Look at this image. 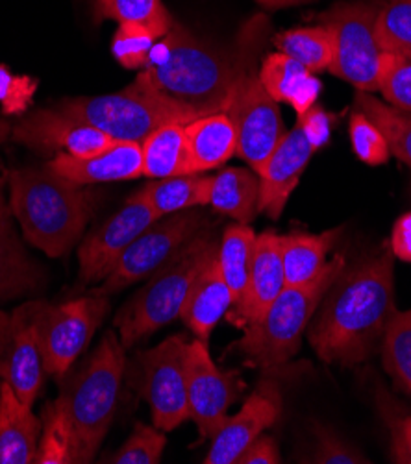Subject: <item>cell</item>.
Wrapping results in <instances>:
<instances>
[{
	"mask_svg": "<svg viewBox=\"0 0 411 464\" xmlns=\"http://www.w3.org/2000/svg\"><path fill=\"white\" fill-rule=\"evenodd\" d=\"M395 256L389 246L347 266L323 298L309 343L325 362L354 366L382 344L395 307Z\"/></svg>",
	"mask_w": 411,
	"mask_h": 464,
	"instance_id": "1",
	"label": "cell"
},
{
	"mask_svg": "<svg viewBox=\"0 0 411 464\" xmlns=\"http://www.w3.org/2000/svg\"><path fill=\"white\" fill-rule=\"evenodd\" d=\"M236 78V56L188 28L174 26L152 46L137 82L191 119L226 111Z\"/></svg>",
	"mask_w": 411,
	"mask_h": 464,
	"instance_id": "2",
	"label": "cell"
},
{
	"mask_svg": "<svg viewBox=\"0 0 411 464\" xmlns=\"http://www.w3.org/2000/svg\"><path fill=\"white\" fill-rule=\"evenodd\" d=\"M10 208L24 239L51 257L65 256L91 217L89 193L44 165L8 174Z\"/></svg>",
	"mask_w": 411,
	"mask_h": 464,
	"instance_id": "3",
	"label": "cell"
},
{
	"mask_svg": "<svg viewBox=\"0 0 411 464\" xmlns=\"http://www.w3.org/2000/svg\"><path fill=\"white\" fill-rule=\"evenodd\" d=\"M270 32L265 15L252 17L236 39V78L226 115L236 126L238 156L258 174L286 133L282 111L259 78V54Z\"/></svg>",
	"mask_w": 411,
	"mask_h": 464,
	"instance_id": "4",
	"label": "cell"
},
{
	"mask_svg": "<svg viewBox=\"0 0 411 464\" xmlns=\"http://www.w3.org/2000/svg\"><path fill=\"white\" fill-rule=\"evenodd\" d=\"M126 355L121 339L108 332L97 350L71 376L58 396L78 440V462H91L117 409Z\"/></svg>",
	"mask_w": 411,
	"mask_h": 464,
	"instance_id": "5",
	"label": "cell"
},
{
	"mask_svg": "<svg viewBox=\"0 0 411 464\" xmlns=\"http://www.w3.org/2000/svg\"><path fill=\"white\" fill-rule=\"evenodd\" d=\"M217 248L219 243L213 241L210 231L202 229L121 307L115 316V328L124 348L152 335L180 316L199 272Z\"/></svg>",
	"mask_w": 411,
	"mask_h": 464,
	"instance_id": "6",
	"label": "cell"
},
{
	"mask_svg": "<svg viewBox=\"0 0 411 464\" xmlns=\"http://www.w3.org/2000/svg\"><path fill=\"white\" fill-rule=\"evenodd\" d=\"M343 268L345 257L336 256L313 284L286 287L259 320L243 328V339L236 348L245 361L270 370L291 359L300 348L309 320Z\"/></svg>",
	"mask_w": 411,
	"mask_h": 464,
	"instance_id": "7",
	"label": "cell"
},
{
	"mask_svg": "<svg viewBox=\"0 0 411 464\" xmlns=\"http://www.w3.org/2000/svg\"><path fill=\"white\" fill-rule=\"evenodd\" d=\"M58 108L93 124L113 141L143 143V139L163 124L195 121L137 80L113 95L69 99Z\"/></svg>",
	"mask_w": 411,
	"mask_h": 464,
	"instance_id": "8",
	"label": "cell"
},
{
	"mask_svg": "<svg viewBox=\"0 0 411 464\" xmlns=\"http://www.w3.org/2000/svg\"><path fill=\"white\" fill-rule=\"evenodd\" d=\"M23 309L35 328L44 374L64 380L103 324L110 311V300L103 295L62 305L32 300L24 302Z\"/></svg>",
	"mask_w": 411,
	"mask_h": 464,
	"instance_id": "9",
	"label": "cell"
},
{
	"mask_svg": "<svg viewBox=\"0 0 411 464\" xmlns=\"http://www.w3.org/2000/svg\"><path fill=\"white\" fill-rule=\"evenodd\" d=\"M377 6L367 3H338L321 14L334 39V60L328 71L357 91H378L382 49L377 39Z\"/></svg>",
	"mask_w": 411,
	"mask_h": 464,
	"instance_id": "10",
	"label": "cell"
},
{
	"mask_svg": "<svg viewBox=\"0 0 411 464\" xmlns=\"http://www.w3.org/2000/svg\"><path fill=\"white\" fill-rule=\"evenodd\" d=\"M206 226V215L197 208L160 217L119 257L97 295L110 296L147 276H152L180 248H184Z\"/></svg>",
	"mask_w": 411,
	"mask_h": 464,
	"instance_id": "11",
	"label": "cell"
},
{
	"mask_svg": "<svg viewBox=\"0 0 411 464\" xmlns=\"http://www.w3.org/2000/svg\"><path fill=\"white\" fill-rule=\"evenodd\" d=\"M188 348L184 335H172L140 359L142 391L151 405L154 428L161 431H172L190 419Z\"/></svg>",
	"mask_w": 411,
	"mask_h": 464,
	"instance_id": "12",
	"label": "cell"
},
{
	"mask_svg": "<svg viewBox=\"0 0 411 464\" xmlns=\"http://www.w3.org/2000/svg\"><path fill=\"white\" fill-rule=\"evenodd\" d=\"M186 372L190 419L197 424L202 439H213L245 385L234 370L224 372L213 362L208 343L201 339L190 343Z\"/></svg>",
	"mask_w": 411,
	"mask_h": 464,
	"instance_id": "13",
	"label": "cell"
},
{
	"mask_svg": "<svg viewBox=\"0 0 411 464\" xmlns=\"http://www.w3.org/2000/svg\"><path fill=\"white\" fill-rule=\"evenodd\" d=\"M160 217L137 191L110 220L87 236L78 250L80 277L85 284L103 282L124 250Z\"/></svg>",
	"mask_w": 411,
	"mask_h": 464,
	"instance_id": "14",
	"label": "cell"
},
{
	"mask_svg": "<svg viewBox=\"0 0 411 464\" xmlns=\"http://www.w3.org/2000/svg\"><path fill=\"white\" fill-rule=\"evenodd\" d=\"M12 139L30 150L44 154L93 156L113 143V139L60 108L37 110L12 128Z\"/></svg>",
	"mask_w": 411,
	"mask_h": 464,
	"instance_id": "15",
	"label": "cell"
},
{
	"mask_svg": "<svg viewBox=\"0 0 411 464\" xmlns=\"http://www.w3.org/2000/svg\"><path fill=\"white\" fill-rule=\"evenodd\" d=\"M0 382L10 383L30 407L44 382L35 328L23 305L10 313L0 309Z\"/></svg>",
	"mask_w": 411,
	"mask_h": 464,
	"instance_id": "16",
	"label": "cell"
},
{
	"mask_svg": "<svg viewBox=\"0 0 411 464\" xmlns=\"http://www.w3.org/2000/svg\"><path fill=\"white\" fill-rule=\"evenodd\" d=\"M282 411V396L274 382H261L236 416H228L213 437L206 464H236L240 455L274 422Z\"/></svg>",
	"mask_w": 411,
	"mask_h": 464,
	"instance_id": "17",
	"label": "cell"
},
{
	"mask_svg": "<svg viewBox=\"0 0 411 464\" xmlns=\"http://www.w3.org/2000/svg\"><path fill=\"white\" fill-rule=\"evenodd\" d=\"M315 147L308 139L300 122L286 131L277 149L267 158L259 176V204L258 211L270 218H280L291 193L300 181L302 172L309 165Z\"/></svg>",
	"mask_w": 411,
	"mask_h": 464,
	"instance_id": "18",
	"label": "cell"
},
{
	"mask_svg": "<svg viewBox=\"0 0 411 464\" xmlns=\"http://www.w3.org/2000/svg\"><path fill=\"white\" fill-rule=\"evenodd\" d=\"M284 289L286 276L282 263V239L274 231H263L261 236H256L254 257L245 293L241 300L226 313L228 320L243 330L249 324L259 320Z\"/></svg>",
	"mask_w": 411,
	"mask_h": 464,
	"instance_id": "19",
	"label": "cell"
},
{
	"mask_svg": "<svg viewBox=\"0 0 411 464\" xmlns=\"http://www.w3.org/2000/svg\"><path fill=\"white\" fill-rule=\"evenodd\" d=\"M47 167L82 188L91 183L137 179L143 176L142 143L113 141L104 150L87 158L62 152L56 154Z\"/></svg>",
	"mask_w": 411,
	"mask_h": 464,
	"instance_id": "20",
	"label": "cell"
},
{
	"mask_svg": "<svg viewBox=\"0 0 411 464\" xmlns=\"http://www.w3.org/2000/svg\"><path fill=\"white\" fill-rule=\"evenodd\" d=\"M232 305L234 296L219 268L217 252H213L193 282L184 307H181L180 318L184 320L197 339L208 343L219 320L226 316Z\"/></svg>",
	"mask_w": 411,
	"mask_h": 464,
	"instance_id": "21",
	"label": "cell"
},
{
	"mask_svg": "<svg viewBox=\"0 0 411 464\" xmlns=\"http://www.w3.org/2000/svg\"><path fill=\"white\" fill-rule=\"evenodd\" d=\"M41 420L10 383L0 382V464H30L35 459Z\"/></svg>",
	"mask_w": 411,
	"mask_h": 464,
	"instance_id": "22",
	"label": "cell"
},
{
	"mask_svg": "<svg viewBox=\"0 0 411 464\" xmlns=\"http://www.w3.org/2000/svg\"><path fill=\"white\" fill-rule=\"evenodd\" d=\"M259 78L274 101L291 106L298 115L315 106L323 89L311 71L279 51L259 62Z\"/></svg>",
	"mask_w": 411,
	"mask_h": 464,
	"instance_id": "23",
	"label": "cell"
},
{
	"mask_svg": "<svg viewBox=\"0 0 411 464\" xmlns=\"http://www.w3.org/2000/svg\"><path fill=\"white\" fill-rule=\"evenodd\" d=\"M12 215L5 197V179L0 178V302L34 291L41 282V270L17 239Z\"/></svg>",
	"mask_w": 411,
	"mask_h": 464,
	"instance_id": "24",
	"label": "cell"
},
{
	"mask_svg": "<svg viewBox=\"0 0 411 464\" xmlns=\"http://www.w3.org/2000/svg\"><path fill=\"white\" fill-rule=\"evenodd\" d=\"M191 172H206L238 154L236 126L224 111L199 117L184 126Z\"/></svg>",
	"mask_w": 411,
	"mask_h": 464,
	"instance_id": "25",
	"label": "cell"
},
{
	"mask_svg": "<svg viewBox=\"0 0 411 464\" xmlns=\"http://www.w3.org/2000/svg\"><path fill=\"white\" fill-rule=\"evenodd\" d=\"M341 229H330L325 234H295L280 236L282 263L286 287H306L321 276L328 265L327 257L336 245Z\"/></svg>",
	"mask_w": 411,
	"mask_h": 464,
	"instance_id": "26",
	"label": "cell"
},
{
	"mask_svg": "<svg viewBox=\"0 0 411 464\" xmlns=\"http://www.w3.org/2000/svg\"><path fill=\"white\" fill-rule=\"evenodd\" d=\"M259 204V176L252 169L228 167L211 179L210 206L220 213L250 224Z\"/></svg>",
	"mask_w": 411,
	"mask_h": 464,
	"instance_id": "27",
	"label": "cell"
},
{
	"mask_svg": "<svg viewBox=\"0 0 411 464\" xmlns=\"http://www.w3.org/2000/svg\"><path fill=\"white\" fill-rule=\"evenodd\" d=\"M186 124L169 122L154 130L142 143L143 176L163 179L193 174L186 145Z\"/></svg>",
	"mask_w": 411,
	"mask_h": 464,
	"instance_id": "28",
	"label": "cell"
},
{
	"mask_svg": "<svg viewBox=\"0 0 411 464\" xmlns=\"http://www.w3.org/2000/svg\"><path fill=\"white\" fill-rule=\"evenodd\" d=\"M213 176L202 172L172 176L147 183L140 195L151 204L158 217L210 206Z\"/></svg>",
	"mask_w": 411,
	"mask_h": 464,
	"instance_id": "29",
	"label": "cell"
},
{
	"mask_svg": "<svg viewBox=\"0 0 411 464\" xmlns=\"http://www.w3.org/2000/svg\"><path fill=\"white\" fill-rule=\"evenodd\" d=\"M354 110L378 126L389 152L411 169V113L378 101L367 91H356Z\"/></svg>",
	"mask_w": 411,
	"mask_h": 464,
	"instance_id": "30",
	"label": "cell"
},
{
	"mask_svg": "<svg viewBox=\"0 0 411 464\" xmlns=\"http://www.w3.org/2000/svg\"><path fill=\"white\" fill-rule=\"evenodd\" d=\"M256 234L249 224H232L224 229L222 239L219 243L217 259L219 268L226 285L230 287L234 304H238L245 293L249 272L254 257Z\"/></svg>",
	"mask_w": 411,
	"mask_h": 464,
	"instance_id": "31",
	"label": "cell"
},
{
	"mask_svg": "<svg viewBox=\"0 0 411 464\" xmlns=\"http://www.w3.org/2000/svg\"><path fill=\"white\" fill-rule=\"evenodd\" d=\"M272 43L279 53L293 58L313 74L328 71L334 60V39L325 24L286 30L274 35Z\"/></svg>",
	"mask_w": 411,
	"mask_h": 464,
	"instance_id": "32",
	"label": "cell"
},
{
	"mask_svg": "<svg viewBox=\"0 0 411 464\" xmlns=\"http://www.w3.org/2000/svg\"><path fill=\"white\" fill-rule=\"evenodd\" d=\"M37 464H74L78 462V440L67 412L60 401L47 405L43 414V435L37 444Z\"/></svg>",
	"mask_w": 411,
	"mask_h": 464,
	"instance_id": "33",
	"label": "cell"
},
{
	"mask_svg": "<svg viewBox=\"0 0 411 464\" xmlns=\"http://www.w3.org/2000/svg\"><path fill=\"white\" fill-rule=\"evenodd\" d=\"M97 21L112 19L119 24H140L152 30L160 39L174 26L172 15L161 0H97Z\"/></svg>",
	"mask_w": 411,
	"mask_h": 464,
	"instance_id": "34",
	"label": "cell"
},
{
	"mask_svg": "<svg viewBox=\"0 0 411 464\" xmlns=\"http://www.w3.org/2000/svg\"><path fill=\"white\" fill-rule=\"evenodd\" d=\"M382 355L386 372L411 394V309L393 314L382 341Z\"/></svg>",
	"mask_w": 411,
	"mask_h": 464,
	"instance_id": "35",
	"label": "cell"
},
{
	"mask_svg": "<svg viewBox=\"0 0 411 464\" xmlns=\"http://www.w3.org/2000/svg\"><path fill=\"white\" fill-rule=\"evenodd\" d=\"M375 28L382 53L411 56V0H384Z\"/></svg>",
	"mask_w": 411,
	"mask_h": 464,
	"instance_id": "36",
	"label": "cell"
},
{
	"mask_svg": "<svg viewBox=\"0 0 411 464\" xmlns=\"http://www.w3.org/2000/svg\"><path fill=\"white\" fill-rule=\"evenodd\" d=\"M158 39L160 37L145 26L119 24L112 41L113 58L124 69H143Z\"/></svg>",
	"mask_w": 411,
	"mask_h": 464,
	"instance_id": "37",
	"label": "cell"
},
{
	"mask_svg": "<svg viewBox=\"0 0 411 464\" xmlns=\"http://www.w3.org/2000/svg\"><path fill=\"white\" fill-rule=\"evenodd\" d=\"M378 91L387 104L411 113V56H382Z\"/></svg>",
	"mask_w": 411,
	"mask_h": 464,
	"instance_id": "38",
	"label": "cell"
},
{
	"mask_svg": "<svg viewBox=\"0 0 411 464\" xmlns=\"http://www.w3.org/2000/svg\"><path fill=\"white\" fill-rule=\"evenodd\" d=\"M348 135H350V145L354 154L367 165L378 167L386 165L391 158L389 147L378 126L371 122L361 111L352 113L350 124H348Z\"/></svg>",
	"mask_w": 411,
	"mask_h": 464,
	"instance_id": "39",
	"label": "cell"
},
{
	"mask_svg": "<svg viewBox=\"0 0 411 464\" xmlns=\"http://www.w3.org/2000/svg\"><path fill=\"white\" fill-rule=\"evenodd\" d=\"M167 439L161 430L137 422L133 433L122 448L112 455L110 462L115 464H158L161 460Z\"/></svg>",
	"mask_w": 411,
	"mask_h": 464,
	"instance_id": "40",
	"label": "cell"
},
{
	"mask_svg": "<svg viewBox=\"0 0 411 464\" xmlns=\"http://www.w3.org/2000/svg\"><path fill=\"white\" fill-rule=\"evenodd\" d=\"M378 407L391 435L393 462L411 464V416L396 407L395 400L386 392H378Z\"/></svg>",
	"mask_w": 411,
	"mask_h": 464,
	"instance_id": "41",
	"label": "cell"
},
{
	"mask_svg": "<svg viewBox=\"0 0 411 464\" xmlns=\"http://www.w3.org/2000/svg\"><path fill=\"white\" fill-rule=\"evenodd\" d=\"M313 462L318 464H363L369 462L356 448L347 444L328 428H315Z\"/></svg>",
	"mask_w": 411,
	"mask_h": 464,
	"instance_id": "42",
	"label": "cell"
},
{
	"mask_svg": "<svg viewBox=\"0 0 411 464\" xmlns=\"http://www.w3.org/2000/svg\"><path fill=\"white\" fill-rule=\"evenodd\" d=\"M37 82L30 76H15L0 65V104L6 115L21 113L32 102Z\"/></svg>",
	"mask_w": 411,
	"mask_h": 464,
	"instance_id": "43",
	"label": "cell"
},
{
	"mask_svg": "<svg viewBox=\"0 0 411 464\" xmlns=\"http://www.w3.org/2000/svg\"><path fill=\"white\" fill-rule=\"evenodd\" d=\"M298 122L302 124L315 150L328 145L332 133V115H328L323 108H318L317 104L311 106L306 113L298 115Z\"/></svg>",
	"mask_w": 411,
	"mask_h": 464,
	"instance_id": "44",
	"label": "cell"
},
{
	"mask_svg": "<svg viewBox=\"0 0 411 464\" xmlns=\"http://www.w3.org/2000/svg\"><path fill=\"white\" fill-rule=\"evenodd\" d=\"M282 462L277 444L270 437L259 435L236 460V464H279Z\"/></svg>",
	"mask_w": 411,
	"mask_h": 464,
	"instance_id": "45",
	"label": "cell"
},
{
	"mask_svg": "<svg viewBox=\"0 0 411 464\" xmlns=\"http://www.w3.org/2000/svg\"><path fill=\"white\" fill-rule=\"evenodd\" d=\"M389 248L395 257L411 263V211L396 218L393 226Z\"/></svg>",
	"mask_w": 411,
	"mask_h": 464,
	"instance_id": "46",
	"label": "cell"
},
{
	"mask_svg": "<svg viewBox=\"0 0 411 464\" xmlns=\"http://www.w3.org/2000/svg\"><path fill=\"white\" fill-rule=\"evenodd\" d=\"M261 6L269 10H280V8H291V6H302L308 3H313V0H256Z\"/></svg>",
	"mask_w": 411,
	"mask_h": 464,
	"instance_id": "47",
	"label": "cell"
},
{
	"mask_svg": "<svg viewBox=\"0 0 411 464\" xmlns=\"http://www.w3.org/2000/svg\"><path fill=\"white\" fill-rule=\"evenodd\" d=\"M8 135H12V126L5 121H0V143L6 141Z\"/></svg>",
	"mask_w": 411,
	"mask_h": 464,
	"instance_id": "48",
	"label": "cell"
}]
</instances>
